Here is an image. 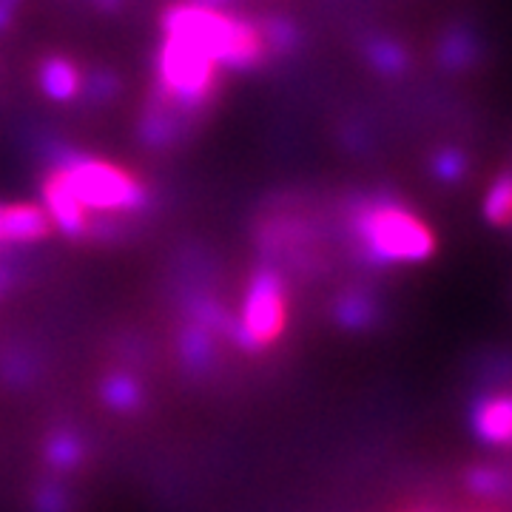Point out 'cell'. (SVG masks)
Segmentation results:
<instances>
[{
  "label": "cell",
  "mask_w": 512,
  "mask_h": 512,
  "mask_svg": "<svg viewBox=\"0 0 512 512\" xmlns=\"http://www.w3.org/2000/svg\"><path fill=\"white\" fill-rule=\"evenodd\" d=\"M333 316L345 330H367L379 319V302L367 291H348L339 296Z\"/></svg>",
  "instance_id": "8fae6325"
},
{
  "label": "cell",
  "mask_w": 512,
  "mask_h": 512,
  "mask_svg": "<svg viewBox=\"0 0 512 512\" xmlns=\"http://www.w3.org/2000/svg\"><path fill=\"white\" fill-rule=\"evenodd\" d=\"M288 325V285L282 274L265 265L245 291L242 313L231 328V339L245 350H265L274 345Z\"/></svg>",
  "instance_id": "5b68a950"
},
{
  "label": "cell",
  "mask_w": 512,
  "mask_h": 512,
  "mask_svg": "<svg viewBox=\"0 0 512 512\" xmlns=\"http://www.w3.org/2000/svg\"><path fill=\"white\" fill-rule=\"evenodd\" d=\"M464 171H467V157L456 148H444L433 160V174L441 183H458L464 177Z\"/></svg>",
  "instance_id": "d6986e66"
},
{
  "label": "cell",
  "mask_w": 512,
  "mask_h": 512,
  "mask_svg": "<svg viewBox=\"0 0 512 512\" xmlns=\"http://www.w3.org/2000/svg\"><path fill=\"white\" fill-rule=\"evenodd\" d=\"M157 83L154 92L188 114H202L220 92V66L194 43L165 35L157 49Z\"/></svg>",
  "instance_id": "277c9868"
},
{
  "label": "cell",
  "mask_w": 512,
  "mask_h": 512,
  "mask_svg": "<svg viewBox=\"0 0 512 512\" xmlns=\"http://www.w3.org/2000/svg\"><path fill=\"white\" fill-rule=\"evenodd\" d=\"M191 3H197V6H208V9H225L231 0H191Z\"/></svg>",
  "instance_id": "7402d4cb"
},
{
  "label": "cell",
  "mask_w": 512,
  "mask_h": 512,
  "mask_svg": "<svg viewBox=\"0 0 512 512\" xmlns=\"http://www.w3.org/2000/svg\"><path fill=\"white\" fill-rule=\"evenodd\" d=\"M9 3H20V0H9Z\"/></svg>",
  "instance_id": "cb8c5ba5"
},
{
  "label": "cell",
  "mask_w": 512,
  "mask_h": 512,
  "mask_svg": "<svg viewBox=\"0 0 512 512\" xmlns=\"http://www.w3.org/2000/svg\"><path fill=\"white\" fill-rule=\"evenodd\" d=\"M365 55L370 66L382 74H402L410 63V55L402 43L390 40V37H370L365 46Z\"/></svg>",
  "instance_id": "5bb4252c"
},
{
  "label": "cell",
  "mask_w": 512,
  "mask_h": 512,
  "mask_svg": "<svg viewBox=\"0 0 512 512\" xmlns=\"http://www.w3.org/2000/svg\"><path fill=\"white\" fill-rule=\"evenodd\" d=\"M160 26L165 35L194 43L225 69L251 72L271 57L254 20L228 15L225 9H208L191 0L171 3L160 15Z\"/></svg>",
  "instance_id": "6da1fadb"
},
{
  "label": "cell",
  "mask_w": 512,
  "mask_h": 512,
  "mask_svg": "<svg viewBox=\"0 0 512 512\" xmlns=\"http://www.w3.org/2000/svg\"><path fill=\"white\" fill-rule=\"evenodd\" d=\"M484 220L493 225H512V171L495 177L484 197Z\"/></svg>",
  "instance_id": "e0dca14e"
},
{
  "label": "cell",
  "mask_w": 512,
  "mask_h": 512,
  "mask_svg": "<svg viewBox=\"0 0 512 512\" xmlns=\"http://www.w3.org/2000/svg\"><path fill=\"white\" fill-rule=\"evenodd\" d=\"M350 228L362 254L373 265H413L436 254L430 225L402 202L373 197L353 205Z\"/></svg>",
  "instance_id": "3957f363"
},
{
  "label": "cell",
  "mask_w": 512,
  "mask_h": 512,
  "mask_svg": "<svg viewBox=\"0 0 512 512\" xmlns=\"http://www.w3.org/2000/svg\"><path fill=\"white\" fill-rule=\"evenodd\" d=\"M120 92V80L114 77V72H106V69H97L89 77H83V89H80V97L92 106H103L114 100Z\"/></svg>",
  "instance_id": "ac0fdd59"
},
{
  "label": "cell",
  "mask_w": 512,
  "mask_h": 512,
  "mask_svg": "<svg viewBox=\"0 0 512 512\" xmlns=\"http://www.w3.org/2000/svg\"><path fill=\"white\" fill-rule=\"evenodd\" d=\"M473 433L490 447H512V393L481 396L473 407Z\"/></svg>",
  "instance_id": "9c48e42d"
},
{
  "label": "cell",
  "mask_w": 512,
  "mask_h": 512,
  "mask_svg": "<svg viewBox=\"0 0 512 512\" xmlns=\"http://www.w3.org/2000/svg\"><path fill=\"white\" fill-rule=\"evenodd\" d=\"M100 393H103V402L114 407V410H120V413H131V410H137L143 404L140 384L134 382L131 376H126V373L109 376L103 382V387H100Z\"/></svg>",
  "instance_id": "9a60e30c"
},
{
  "label": "cell",
  "mask_w": 512,
  "mask_h": 512,
  "mask_svg": "<svg viewBox=\"0 0 512 512\" xmlns=\"http://www.w3.org/2000/svg\"><path fill=\"white\" fill-rule=\"evenodd\" d=\"M43 202H46L49 220L55 228H60V234H66L69 239L92 237L94 217H89V211L77 202L57 171H49L43 180Z\"/></svg>",
  "instance_id": "52a82bcc"
},
{
  "label": "cell",
  "mask_w": 512,
  "mask_h": 512,
  "mask_svg": "<svg viewBox=\"0 0 512 512\" xmlns=\"http://www.w3.org/2000/svg\"><path fill=\"white\" fill-rule=\"evenodd\" d=\"M256 29H259V35L265 40V49H268V55L271 57L293 55L296 46H299V40H302L299 26L288 18H279V15L259 20Z\"/></svg>",
  "instance_id": "4fadbf2b"
},
{
  "label": "cell",
  "mask_w": 512,
  "mask_h": 512,
  "mask_svg": "<svg viewBox=\"0 0 512 512\" xmlns=\"http://www.w3.org/2000/svg\"><path fill=\"white\" fill-rule=\"evenodd\" d=\"M97 3H100V6H103V9H114V6H117V3H120V0H97Z\"/></svg>",
  "instance_id": "603a6c76"
},
{
  "label": "cell",
  "mask_w": 512,
  "mask_h": 512,
  "mask_svg": "<svg viewBox=\"0 0 512 512\" xmlns=\"http://www.w3.org/2000/svg\"><path fill=\"white\" fill-rule=\"evenodd\" d=\"M37 83L40 92L46 94L55 103H69L74 97H80L83 89V74L74 66L69 57L49 55L40 60L37 66Z\"/></svg>",
  "instance_id": "30bf717a"
},
{
  "label": "cell",
  "mask_w": 512,
  "mask_h": 512,
  "mask_svg": "<svg viewBox=\"0 0 512 512\" xmlns=\"http://www.w3.org/2000/svg\"><path fill=\"white\" fill-rule=\"evenodd\" d=\"M467 490L478 498H501L512 493V473L501 467H473L467 473Z\"/></svg>",
  "instance_id": "2e32d148"
},
{
  "label": "cell",
  "mask_w": 512,
  "mask_h": 512,
  "mask_svg": "<svg viewBox=\"0 0 512 512\" xmlns=\"http://www.w3.org/2000/svg\"><path fill=\"white\" fill-rule=\"evenodd\" d=\"M49 171H57L63 183L69 185L77 202L97 217L106 214H137L151 200L148 188L131 171L120 165L100 160L92 154H83L77 148L52 140L46 146Z\"/></svg>",
  "instance_id": "7a4b0ae2"
},
{
  "label": "cell",
  "mask_w": 512,
  "mask_h": 512,
  "mask_svg": "<svg viewBox=\"0 0 512 512\" xmlns=\"http://www.w3.org/2000/svg\"><path fill=\"white\" fill-rule=\"evenodd\" d=\"M15 282H18V268H15V265L0 262V299L15 288Z\"/></svg>",
  "instance_id": "44dd1931"
},
{
  "label": "cell",
  "mask_w": 512,
  "mask_h": 512,
  "mask_svg": "<svg viewBox=\"0 0 512 512\" xmlns=\"http://www.w3.org/2000/svg\"><path fill=\"white\" fill-rule=\"evenodd\" d=\"M439 60L447 69H467L478 60V40L467 26L447 29L439 43Z\"/></svg>",
  "instance_id": "7c38bea8"
},
{
  "label": "cell",
  "mask_w": 512,
  "mask_h": 512,
  "mask_svg": "<svg viewBox=\"0 0 512 512\" xmlns=\"http://www.w3.org/2000/svg\"><path fill=\"white\" fill-rule=\"evenodd\" d=\"M83 456V447L74 436H55L49 441V464L55 470H69Z\"/></svg>",
  "instance_id": "ffe728a7"
},
{
  "label": "cell",
  "mask_w": 512,
  "mask_h": 512,
  "mask_svg": "<svg viewBox=\"0 0 512 512\" xmlns=\"http://www.w3.org/2000/svg\"><path fill=\"white\" fill-rule=\"evenodd\" d=\"M191 120H194V114L174 106L160 92H151L143 117H140V126H137V137L151 151H168L188 134Z\"/></svg>",
  "instance_id": "8992f818"
},
{
  "label": "cell",
  "mask_w": 512,
  "mask_h": 512,
  "mask_svg": "<svg viewBox=\"0 0 512 512\" xmlns=\"http://www.w3.org/2000/svg\"><path fill=\"white\" fill-rule=\"evenodd\" d=\"M49 231L52 220L35 202H0V251L43 242Z\"/></svg>",
  "instance_id": "ba28073f"
}]
</instances>
